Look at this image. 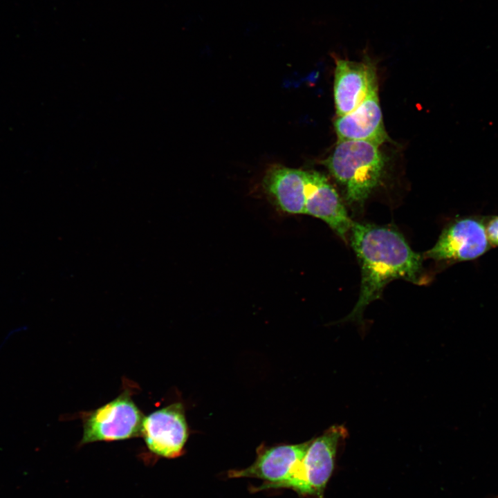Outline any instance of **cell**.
Returning <instances> with one entry per match:
<instances>
[{"mask_svg": "<svg viewBox=\"0 0 498 498\" xmlns=\"http://www.w3.org/2000/svg\"><path fill=\"white\" fill-rule=\"evenodd\" d=\"M334 100L338 116L356 109L374 90L377 89L376 70L369 61L362 62L337 58Z\"/></svg>", "mask_w": 498, "mask_h": 498, "instance_id": "8", "label": "cell"}, {"mask_svg": "<svg viewBox=\"0 0 498 498\" xmlns=\"http://www.w3.org/2000/svg\"><path fill=\"white\" fill-rule=\"evenodd\" d=\"M350 241L360 266L361 284L358 302L345 320L361 322L366 307L379 299L394 279L421 283L423 257L397 231L354 222Z\"/></svg>", "mask_w": 498, "mask_h": 498, "instance_id": "1", "label": "cell"}, {"mask_svg": "<svg viewBox=\"0 0 498 498\" xmlns=\"http://www.w3.org/2000/svg\"><path fill=\"white\" fill-rule=\"evenodd\" d=\"M378 147L367 141L338 140L325 160L351 205H362L380 181L385 159Z\"/></svg>", "mask_w": 498, "mask_h": 498, "instance_id": "2", "label": "cell"}, {"mask_svg": "<svg viewBox=\"0 0 498 498\" xmlns=\"http://www.w3.org/2000/svg\"><path fill=\"white\" fill-rule=\"evenodd\" d=\"M308 171L273 165L266 171L263 187L284 212L304 214Z\"/></svg>", "mask_w": 498, "mask_h": 498, "instance_id": "11", "label": "cell"}, {"mask_svg": "<svg viewBox=\"0 0 498 498\" xmlns=\"http://www.w3.org/2000/svg\"><path fill=\"white\" fill-rule=\"evenodd\" d=\"M484 225L490 247H498V216H485Z\"/></svg>", "mask_w": 498, "mask_h": 498, "instance_id": "12", "label": "cell"}, {"mask_svg": "<svg viewBox=\"0 0 498 498\" xmlns=\"http://www.w3.org/2000/svg\"><path fill=\"white\" fill-rule=\"evenodd\" d=\"M334 126L338 140H362L378 146L387 141L377 89L353 111L338 116Z\"/></svg>", "mask_w": 498, "mask_h": 498, "instance_id": "10", "label": "cell"}, {"mask_svg": "<svg viewBox=\"0 0 498 498\" xmlns=\"http://www.w3.org/2000/svg\"><path fill=\"white\" fill-rule=\"evenodd\" d=\"M189 436L183 405L174 403L145 416L140 436L150 454L174 459L183 454Z\"/></svg>", "mask_w": 498, "mask_h": 498, "instance_id": "6", "label": "cell"}, {"mask_svg": "<svg viewBox=\"0 0 498 498\" xmlns=\"http://www.w3.org/2000/svg\"><path fill=\"white\" fill-rule=\"evenodd\" d=\"M304 214L324 221L344 241L354 223L335 190L316 172H308Z\"/></svg>", "mask_w": 498, "mask_h": 498, "instance_id": "9", "label": "cell"}, {"mask_svg": "<svg viewBox=\"0 0 498 498\" xmlns=\"http://www.w3.org/2000/svg\"><path fill=\"white\" fill-rule=\"evenodd\" d=\"M131 395L129 388L125 387L112 400L94 410L83 412V434L80 445L140 436L145 416Z\"/></svg>", "mask_w": 498, "mask_h": 498, "instance_id": "4", "label": "cell"}, {"mask_svg": "<svg viewBox=\"0 0 498 498\" xmlns=\"http://www.w3.org/2000/svg\"><path fill=\"white\" fill-rule=\"evenodd\" d=\"M347 436L343 425H333L311 443L297 469L284 482L271 489L288 488L299 495L324 498V492L333 472L339 443Z\"/></svg>", "mask_w": 498, "mask_h": 498, "instance_id": "3", "label": "cell"}, {"mask_svg": "<svg viewBox=\"0 0 498 498\" xmlns=\"http://www.w3.org/2000/svg\"><path fill=\"white\" fill-rule=\"evenodd\" d=\"M490 248L484 217L467 216L450 223L424 257L447 263L468 261L479 258Z\"/></svg>", "mask_w": 498, "mask_h": 498, "instance_id": "5", "label": "cell"}, {"mask_svg": "<svg viewBox=\"0 0 498 498\" xmlns=\"http://www.w3.org/2000/svg\"><path fill=\"white\" fill-rule=\"evenodd\" d=\"M311 440L295 445L259 446L257 458L250 466L241 470H231L229 478H255L264 482L255 487L258 492L271 489L274 486L288 480L302 460Z\"/></svg>", "mask_w": 498, "mask_h": 498, "instance_id": "7", "label": "cell"}]
</instances>
